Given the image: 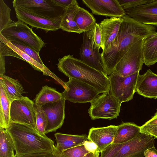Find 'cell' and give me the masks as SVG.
I'll use <instances>...</instances> for the list:
<instances>
[{
  "label": "cell",
  "instance_id": "cell-1",
  "mask_svg": "<svg viewBox=\"0 0 157 157\" xmlns=\"http://www.w3.org/2000/svg\"><path fill=\"white\" fill-rule=\"evenodd\" d=\"M118 33L111 47L101 53L108 76L113 72L115 67L129 49L144 38L140 27L122 17Z\"/></svg>",
  "mask_w": 157,
  "mask_h": 157
},
{
  "label": "cell",
  "instance_id": "cell-2",
  "mask_svg": "<svg viewBox=\"0 0 157 157\" xmlns=\"http://www.w3.org/2000/svg\"><path fill=\"white\" fill-rule=\"evenodd\" d=\"M59 71L69 78L75 79L92 86L100 93L110 90L108 76L86 64L73 55H68L58 59Z\"/></svg>",
  "mask_w": 157,
  "mask_h": 157
},
{
  "label": "cell",
  "instance_id": "cell-3",
  "mask_svg": "<svg viewBox=\"0 0 157 157\" xmlns=\"http://www.w3.org/2000/svg\"><path fill=\"white\" fill-rule=\"evenodd\" d=\"M6 129L12 138L16 154L53 151L55 146L53 141L48 137L40 135L31 125L11 123Z\"/></svg>",
  "mask_w": 157,
  "mask_h": 157
},
{
  "label": "cell",
  "instance_id": "cell-4",
  "mask_svg": "<svg viewBox=\"0 0 157 157\" xmlns=\"http://www.w3.org/2000/svg\"><path fill=\"white\" fill-rule=\"evenodd\" d=\"M155 138L140 132L125 142L112 144L101 152L100 157H144L146 150L154 146Z\"/></svg>",
  "mask_w": 157,
  "mask_h": 157
},
{
  "label": "cell",
  "instance_id": "cell-5",
  "mask_svg": "<svg viewBox=\"0 0 157 157\" xmlns=\"http://www.w3.org/2000/svg\"><path fill=\"white\" fill-rule=\"evenodd\" d=\"M5 38L12 43L24 45L38 54L46 43L29 27L20 21H13L10 25L0 32Z\"/></svg>",
  "mask_w": 157,
  "mask_h": 157
},
{
  "label": "cell",
  "instance_id": "cell-6",
  "mask_svg": "<svg viewBox=\"0 0 157 157\" xmlns=\"http://www.w3.org/2000/svg\"><path fill=\"white\" fill-rule=\"evenodd\" d=\"M88 110L92 120L99 119H114L119 115L121 103L109 92L102 93L90 102Z\"/></svg>",
  "mask_w": 157,
  "mask_h": 157
},
{
  "label": "cell",
  "instance_id": "cell-7",
  "mask_svg": "<svg viewBox=\"0 0 157 157\" xmlns=\"http://www.w3.org/2000/svg\"><path fill=\"white\" fill-rule=\"evenodd\" d=\"M14 8L19 7L44 18L61 19L65 9L53 0H14Z\"/></svg>",
  "mask_w": 157,
  "mask_h": 157
},
{
  "label": "cell",
  "instance_id": "cell-8",
  "mask_svg": "<svg viewBox=\"0 0 157 157\" xmlns=\"http://www.w3.org/2000/svg\"><path fill=\"white\" fill-rule=\"evenodd\" d=\"M144 40L137 42L129 49L117 65L115 72L120 76L124 77L141 70L144 63Z\"/></svg>",
  "mask_w": 157,
  "mask_h": 157
},
{
  "label": "cell",
  "instance_id": "cell-9",
  "mask_svg": "<svg viewBox=\"0 0 157 157\" xmlns=\"http://www.w3.org/2000/svg\"><path fill=\"white\" fill-rule=\"evenodd\" d=\"M140 71L126 77H122L114 72L108 76L110 91L121 103L132 100L136 92V86Z\"/></svg>",
  "mask_w": 157,
  "mask_h": 157
},
{
  "label": "cell",
  "instance_id": "cell-10",
  "mask_svg": "<svg viewBox=\"0 0 157 157\" xmlns=\"http://www.w3.org/2000/svg\"><path fill=\"white\" fill-rule=\"evenodd\" d=\"M62 93L63 98L74 103L91 102L100 93L91 86L77 79L69 78Z\"/></svg>",
  "mask_w": 157,
  "mask_h": 157
},
{
  "label": "cell",
  "instance_id": "cell-11",
  "mask_svg": "<svg viewBox=\"0 0 157 157\" xmlns=\"http://www.w3.org/2000/svg\"><path fill=\"white\" fill-rule=\"evenodd\" d=\"M0 54L3 56L15 57L29 63L35 70L42 72L44 75L49 76L56 80L65 88V82L51 72L45 65H42L27 54L17 48L0 34Z\"/></svg>",
  "mask_w": 157,
  "mask_h": 157
},
{
  "label": "cell",
  "instance_id": "cell-12",
  "mask_svg": "<svg viewBox=\"0 0 157 157\" xmlns=\"http://www.w3.org/2000/svg\"><path fill=\"white\" fill-rule=\"evenodd\" d=\"M83 42L80 48L79 59L91 67L108 76L100 49L94 46L92 29L83 34Z\"/></svg>",
  "mask_w": 157,
  "mask_h": 157
},
{
  "label": "cell",
  "instance_id": "cell-13",
  "mask_svg": "<svg viewBox=\"0 0 157 157\" xmlns=\"http://www.w3.org/2000/svg\"><path fill=\"white\" fill-rule=\"evenodd\" d=\"M11 123H17L31 125L36 124L35 103L27 97L13 101L10 109Z\"/></svg>",
  "mask_w": 157,
  "mask_h": 157
},
{
  "label": "cell",
  "instance_id": "cell-14",
  "mask_svg": "<svg viewBox=\"0 0 157 157\" xmlns=\"http://www.w3.org/2000/svg\"><path fill=\"white\" fill-rule=\"evenodd\" d=\"M65 101L63 98L58 101L41 106L46 119L45 134L56 132L62 127L65 117Z\"/></svg>",
  "mask_w": 157,
  "mask_h": 157
},
{
  "label": "cell",
  "instance_id": "cell-15",
  "mask_svg": "<svg viewBox=\"0 0 157 157\" xmlns=\"http://www.w3.org/2000/svg\"><path fill=\"white\" fill-rule=\"evenodd\" d=\"M82 2L96 15L110 18L122 17L126 15L125 10L117 0H82Z\"/></svg>",
  "mask_w": 157,
  "mask_h": 157
},
{
  "label": "cell",
  "instance_id": "cell-16",
  "mask_svg": "<svg viewBox=\"0 0 157 157\" xmlns=\"http://www.w3.org/2000/svg\"><path fill=\"white\" fill-rule=\"evenodd\" d=\"M14 9L18 20L33 27L44 30L46 33L60 29L61 19L46 18L34 14L19 7L14 8Z\"/></svg>",
  "mask_w": 157,
  "mask_h": 157
},
{
  "label": "cell",
  "instance_id": "cell-17",
  "mask_svg": "<svg viewBox=\"0 0 157 157\" xmlns=\"http://www.w3.org/2000/svg\"><path fill=\"white\" fill-rule=\"evenodd\" d=\"M125 11L126 15L140 22L157 26V0Z\"/></svg>",
  "mask_w": 157,
  "mask_h": 157
},
{
  "label": "cell",
  "instance_id": "cell-18",
  "mask_svg": "<svg viewBox=\"0 0 157 157\" xmlns=\"http://www.w3.org/2000/svg\"><path fill=\"white\" fill-rule=\"evenodd\" d=\"M117 126L110 125L103 127H92L89 130L88 140L95 143L101 152L113 143Z\"/></svg>",
  "mask_w": 157,
  "mask_h": 157
},
{
  "label": "cell",
  "instance_id": "cell-19",
  "mask_svg": "<svg viewBox=\"0 0 157 157\" xmlns=\"http://www.w3.org/2000/svg\"><path fill=\"white\" fill-rule=\"evenodd\" d=\"M123 21L122 17L106 18L99 24L101 31L103 49L102 52L111 46L116 39Z\"/></svg>",
  "mask_w": 157,
  "mask_h": 157
},
{
  "label": "cell",
  "instance_id": "cell-20",
  "mask_svg": "<svg viewBox=\"0 0 157 157\" xmlns=\"http://www.w3.org/2000/svg\"><path fill=\"white\" fill-rule=\"evenodd\" d=\"M136 92L145 98H157V75L150 69L144 74L138 75Z\"/></svg>",
  "mask_w": 157,
  "mask_h": 157
},
{
  "label": "cell",
  "instance_id": "cell-21",
  "mask_svg": "<svg viewBox=\"0 0 157 157\" xmlns=\"http://www.w3.org/2000/svg\"><path fill=\"white\" fill-rule=\"evenodd\" d=\"M76 0L67 7L62 16L60 29L69 33L80 34L82 32L78 27L75 21V17L79 7Z\"/></svg>",
  "mask_w": 157,
  "mask_h": 157
},
{
  "label": "cell",
  "instance_id": "cell-22",
  "mask_svg": "<svg viewBox=\"0 0 157 157\" xmlns=\"http://www.w3.org/2000/svg\"><path fill=\"white\" fill-rule=\"evenodd\" d=\"M54 136L57 143L55 147L59 152L83 144L88 140L86 134L74 135L56 133Z\"/></svg>",
  "mask_w": 157,
  "mask_h": 157
},
{
  "label": "cell",
  "instance_id": "cell-23",
  "mask_svg": "<svg viewBox=\"0 0 157 157\" xmlns=\"http://www.w3.org/2000/svg\"><path fill=\"white\" fill-rule=\"evenodd\" d=\"M115 136L112 144L127 142L141 132L140 126L134 123L123 122L117 126Z\"/></svg>",
  "mask_w": 157,
  "mask_h": 157
},
{
  "label": "cell",
  "instance_id": "cell-24",
  "mask_svg": "<svg viewBox=\"0 0 157 157\" xmlns=\"http://www.w3.org/2000/svg\"><path fill=\"white\" fill-rule=\"evenodd\" d=\"M0 82L11 102L23 96L22 94L25 92L21 84L17 80L4 75H0Z\"/></svg>",
  "mask_w": 157,
  "mask_h": 157
},
{
  "label": "cell",
  "instance_id": "cell-25",
  "mask_svg": "<svg viewBox=\"0 0 157 157\" xmlns=\"http://www.w3.org/2000/svg\"><path fill=\"white\" fill-rule=\"evenodd\" d=\"M143 56L144 63L148 66L157 62V32L144 40Z\"/></svg>",
  "mask_w": 157,
  "mask_h": 157
},
{
  "label": "cell",
  "instance_id": "cell-26",
  "mask_svg": "<svg viewBox=\"0 0 157 157\" xmlns=\"http://www.w3.org/2000/svg\"><path fill=\"white\" fill-rule=\"evenodd\" d=\"M0 127L8 128L11 124L10 109L11 101L5 90L3 86L0 82Z\"/></svg>",
  "mask_w": 157,
  "mask_h": 157
},
{
  "label": "cell",
  "instance_id": "cell-27",
  "mask_svg": "<svg viewBox=\"0 0 157 157\" xmlns=\"http://www.w3.org/2000/svg\"><path fill=\"white\" fill-rule=\"evenodd\" d=\"M63 98L62 93L47 85L43 86L36 95L35 104L41 106L46 104L58 101Z\"/></svg>",
  "mask_w": 157,
  "mask_h": 157
},
{
  "label": "cell",
  "instance_id": "cell-28",
  "mask_svg": "<svg viewBox=\"0 0 157 157\" xmlns=\"http://www.w3.org/2000/svg\"><path fill=\"white\" fill-rule=\"evenodd\" d=\"M75 21L82 33L91 30L96 23L93 15L87 10L80 6H79L75 15Z\"/></svg>",
  "mask_w": 157,
  "mask_h": 157
},
{
  "label": "cell",
  "instance_id": "cell-29",
  "mask_svg": "<svg viewBox=\"0 0 157 157\" xmlns=\"http://www.w3.org/2000/svg\"><path fill=\"white\" fill-rule=\"evenodd\" d=\"M15 147L12 138L6 129L0 127V157L14 156Z\"/></svg>",
  "mask_w": 157,
  "mask_h": 157
},
{
  "label": "cell",
  "instance_id": "cell-30",
  "mask_svg": "<svg viewBox=\"0 0 157 157\" xmlns=\"http://www.w3.org/2000/svg\"><path fill=\"white\" fill-rule=\"evenodd\" d=\"M82 144L62 152L58 151L54 147L52 153L54 157H81L89 153Z\"/></svg>",
  "mask_w": 157,
  "mask_h": 157
},
{
  "label": "cell",
  "instance_id": "cell-31",
  "mask_svg": "<svg viewBox=\"0 0 157 157\" xmlns=\"http://www.w3.org/2000/svg\"><path fill=\"white\" fill-rule=\"evenodd\" d=\"M36 113V124L34 128L40 135L45 137V130L47 125L46 116L41 106L35 104Z\"/></svg>",
  "mask_w": 157,
  "mask_h": 157
},
{
  "label": "cell",
  "instance_id": "cell-32",
  "mask_svg": "<svg viewBox=\"0 0 157 157\" xmlns=\"http://www.w3.org/2000/svg\"><path fill=\"white\" fill-rule=\"evenodd\" d=\"M11 10L3 0H0V32L13 21L10 18Z\"/></svg>",
  "mask_w": 157,
  "mask_h": 157
},
{
  "label": "cell",
  "instance_id": "cell-33",
  "mask_svg": "<svg viewBox=\"0 0 157 157\" xmlns=\"http://www.w3.org/2000/svg\"><path fill=\"white\" fill-rule=\"evenodd\" d=\"M154 0H117L122 8L125 10L151 2Z\"/></svg>",
  "mask_w": 157,
  "mask_h": 157
},
{
  "label": "cell",
  "instance_id": "cell-34",
  "mask_svg": "<svg viewBox=\"0 0 157 157\" xmlns=\"http://www.w3.org/2000/svg\"><path fill=\"white\" fill-rule=\"evenodd\" d=\"M11 43L40 64L42 65H45L40 57L39 54L35 51L24 45L16 43Z\"/></svg>",
  "mask_w": 157,
  "mask_h": 157
},
{
  "label": "cell",
  "instance_id": "cell-35",
  "mask_svg": "<svg viewBox=\"0 0 157 157\" xmlns=\"http://www.w3.org/2000/svg\"><path fill=\"white\" fill-rule=\"evenodd\" d=\"M94 46L103 49L102 36L99 24L96 23L92 29Z\"/></svg>",
  "mask_w": 157,
  "mask_h": 157
},
{
  "label": "cell",
  "instance_id": "cell-36",
  "mask_svg": "<svg viewBox=\"0 0 157 157\" xmlns=\"http://www.w3.org/2000/svg\"><path fill=\"white\" fill-rule=\"evenodd\" d=\"M140 127L141 132L150 135L155 139H157V125H146L144 124Z\"/></svg>",
  "mask_w": 157,
  "mask_h": 157
},
{
  "label": "cell",
  "instance_id": "cell-37",
  "mask_svg": "<svg viewBox=\"0 0 157 157\" xmlns=\"http://www.w3.org/2000/svg\"><path fill=\"white\" fill-rule=\"evenodd\" d=\"M14 157H54L52 152H45L23 155L15 154Z\"/></svg>",
  "mask_w": 157,
  "mask_h": 157
},
{
  "label": "cell",
  "instance_id": "cell-38",
  "mask_svg": "<svg viewBox=\"0 0 157 157\" xmlns=\"http://www.w3.org/2000/svg\"><path fill=\"white\" fill-rule=\"evenodd\" d=\"M83 144L86 149L89 152L94 154L98 151H99L97 145L95 143L90 140L85 141Z\"/></svg>",
  "mask_w": 157,
  "mask_h": 157
},
{
  "label": "cell",
  "instance_id": "cell-39",
  "mask_svg": "<svg viewBox=\"0 0 157 157\" xmlns=\"http://www.w3.org/2000/svg\"><path fill=\"white\" fill-rule=\"evenodd\" d=\"M59 6L64 9L74 2L75 0H53Z\"/></svg>",
  "mask_w": 157,
  "mask_h": 157
},
{
  "label": "cell",
  "instance_id": "cell-40",
  "mask_svg": "<svg viewBox=\"0 0 157 157\" xmlns=\"http://www.w3.org/2000/svg\"><path fill=\"white\" fill-rule=\"evenodd\" d=\"M144 157H157V150L154 146L147 149L144 152Z\"/></svg>",
  "mask_w": 157,
  "mask_h": 157
},
{
  "label": "cell",
  "instance_id": "cell-41",
  "mask_svg": "<svg viewBox=\"0 0 157 157\" xmlns=\"http://www.w3.org/2000/svg\"><path fill=\"white\" fill-rule=\"evenodd\" d=\"M5 56L0 54V75H5Z\"/></svg>",
  "mask_w": 157,
  "mask_h": 157
},
{
  "label": "cell",
  "instance_id": "cell-42",
  "mask_svg": "<svg viewBox=\"0 0 157 157\" xmlns=\"http://www.w3.org/2000/svg\"><path fill=\"white\" fill-rule=\"evenodd\" d=\"M144 124L146 125H157V111L155 115Z\"/></svg>",
  "mask_w": 157,
  "mask_h": 157
},
{
  "label": "cell",
  "instance_id": "cell-43",
  "mask_svg": "<svg viewBox=\"0 0 157 157\" xmlns=\"http://www.w3.org/2000/svg\"><path fill=\"white\" fill-rule=\"evenodd\" d=\"M100 153L99 151H98L94 154L89 152L81 157H99Z\"/></svg>",
  "mask_w": 157,
  "mask_h": 157
},
{
  "label": "cell",
  "instance_id": "cell-44",
  "mask_svg": "<svg viewBox=\"0 0 157 157\" xmlns=\"http://www.w3.org/2000/svg\"></svg>",
  "mask_w": 157,
  "mask_h": 157
},
{
  "label": "cell",
  "instance_id": "cell-45",
  "mask_svg": "<svg viewBox=\"0 0 157 157\" xmlns=\"http://www.w3.org/2000/svg\"></svg>",
  "mask_w": 157,
  "mask_h": 157
}]
</instances>
